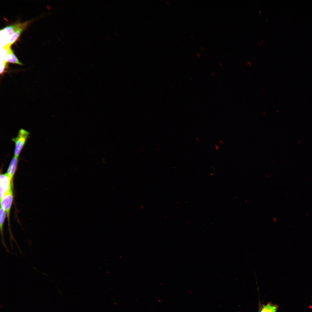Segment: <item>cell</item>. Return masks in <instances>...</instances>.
<instances>
[{
  "mask_svg": "<svg viewBox=\"0 0 312 312\" xmlns=\"http://www.w3.org/2000/svg\"><path fill=\"white\" fill-rule=\"evenodd\" d=\"M29 24H26L18 29L12 35L10 42L5 45L3 48L6 50L11 48V45L14 43L19 37L21 33Z\"/></svg>",
  "mask_w": 312,
  "mask_h": 312,
  "instance_id": "obj_4",
  "label": "cell"
},
{
  "mask_svg": "<svg viewBox=\"0 0 312 312\" xmlns=\"http://www.w3.org/2000/svg\"><path fill=\"white\" fill-rule=\"evenodd\" d=\"M5 212L2 208L1 207L0 210V228L1 242L2 244L6 249V252H9V251L5 242L3 235V225L5 220Z\"/></svg>",
  "mask_w": 312,
  "mask_h": 312,
  "instance_id": "obj_6",
  "label": "cell"
},
{
  "mask_svg": "<svg viewBox=\"0 0 312 312\" xmlns=\"http://www.w3.org/2000/svg\"><path fill=\"white\" fill-rule=\"evenodd\" d=\"M13 199V195L12 191H11L6 194L1 199L0 201L1 207L5 212L8 218V227L10 239H13L14 238L12 233L10 223V211Z\"/></svg>",
  "mask_w": 312,
  "mask_h": 312,
  "instance_id": "obj_2",
  "label": "cell"
},
{
  "mask_svg": "<svg viewBox=\"0 0 312 312\" xmlns=\"http://www.w3.org/2000/svg\"><path fill=\"white\" fill-rule=\"evenodd\" d=\"M197 55H198V57H200V55L198 53H197Z\"/></svg>",
  "mask_w": 312,
  "mask_h": 312,
  "instance_id": "obj_14",
  "label": "cell"
},
{
  "mask_svg": "<svg viewBox=\"0 0 312 312\" xmlns=\"http://www.w3.org/2000/svg\"><path fill=\"white\" fill-rule=\"evenodd\" d=\"M30 21H28L23 23H19L9 25L0 30V31H5L7 33L8 35L10 36L13 35L18 29L25 25L29 24Z\"/></svg>",
  "mask_w": 312,
  "mask_h": 312,
  "instance_id": "obj_5",
  "label": "cell"
},
{
  "mask_svg": "<svg viewBox=\"0 0 312 312\" xmlns=\"http://www.w3.org/2000/svg\"><path fill=\"white\" fill-rule=\"evenodd\" d=\"M219 142L220 143V144H221L222 145V144H223V142L222 140H220Z\"/></svg>",
  "mask_w": 312,
  "mask_h": 312,
  "instance_id": "obj_11",
  "label": "cell"
},
{
  "mask_svg": "<svg viewBox=\"0 0 312 312\" xmlns=\"http://www.w3.org/2000/svg\"><path fill=\"white\" fill-rule=\"evenodd\" d=\"M278 308L277 305L269 302L263 306L260 312H276Z\"/></svg>",
  "mask_w": 312,
  "mask_h": 312,
  "instance_id": "obj_9",
  "label": "cell"
},
{
  "mask_svg": "<svg viewBox=\"0 0 312 312\" xmlns=\"http://www.w3.org/2000/svg\"><path fill=\"white\" fill-rule=\"evenodd\" d=\"M195 139L198 141L199 142H200V140L198 139V138L197 137H196V138H195Z\"/></svg>",
  "mask_w": 312,
  "mask_h": 312,
  "instance_id": "obj_12",
  "label": "cell"
},
{
  "mask_svg": "<svg viewBox=\"0 0 312 312\" xmlns=\"http://www.w3.org/2000/svg\"><path fill=\"white\" fill-rule=\"evenodd\" d=\"M13 180L7 173L1 174L0 176V199H1L7 193L12 191Z\"/></svg>",
  "mask_w": 312,
  "mask_h": 312,
  "instance_id": "obj_3",
  "label": "cell"
},
{
  "mask_svg": "<svg viewBox=\"0 0 312 312\" xmlns=\"http://www.w3.org/2000/svg\"><path fill=\"white\" fill-rule=\"evenodd\" d=\"M201 48H202L201 49H202V50H204V49H203V48L202 47H201Z\"/></svg>",
  "mask_w": 312,
  "mask_h": 312,
  "instance_id": "obj_17",
  "label": "cell"
},
{
  "mask_svg": "<svg viewBox=\"0 0 312 312\" xmlns=\"http://www.w3.org/2000/svg\"><path fill=\"white\" fill-rule=\"evenodd\" d=\"M18 157L14 156L12 158L7 170V173L13 180L17 167Z\"/></svg>",
  "mask_w": 312,
  "mask_h": 312,
  "instance_id": "obj_7",
  "label": "cell"
},
{
  "mask_svg": "<svg viewBox=\"0 0 312 312\" xmlns=\"http://www.w3.org/2000/svg\"><path fill=\"white\" fill-rule=\"evenodd\" d=\"M220 66H222V64H221L220 63Z\"/></svg>",
  "mask_w": 312,
  "mask_h": 312,
  "instance_id": "obj_16",
  "label": "cell"
},
{
  "mask_svg": "<svg viewBox=\"0 0 312 312\" xmlns=\"http://www.w3.org/2000/svg\"><path fill=\"white\" fill-rule=\"evenodd\" d=\"M6 50L7 51V54L9 55L10 57L6 58L4 61L6 62L17 64L20 65H23V64L19 61L18 59L13 53L11 48Z\"/></svg>",
  "mask_w": 312,
  "mask_h": 312,
  "instance_id": "obj_8",
  "label": "cell"
},
{
  "mask_svg": "<svg viewBox=\"0 0 312 312\" xmlns=\"http://www.w3.org/2000/svg\"><path fill=\"white\" fill-rule=\"evenodd\" d=\"M215 149H216V150H218V149H219V146H218V145L216 144H215Z\"/></svg>",
  "mask_w": 312,
  "mask_h": 312,
  "instance_id": "obj_10",
  "label": "cell"
},
{
  "mask_svg": "<svg viewBox=\"0 0 312 312\" xmlns=\"http://www.w3.org/2000/svg\"><path fill=\"white\" fill-rule=\"evenodd\" d=\"M29 135V132L23 129H20L17 136L12 139L15 143L14 156L18 157Z\"/></svg>",
  "mask_w": 312,
  "mask_h": 312,
  "instance_id": "obj_1",
  "label": "cell"
},
{
  "mask_svg": "<svg viewBox=\"0 0 312 312\" xmlns=\"http://www.w3.org/2000/svg\"><path fill=\"white\" fill-rule=\"evenodd\" d=\"M211 75L212 76H214L215 75V74L213 73H212Z\"/></svg>",
  "mask_w": 312,
  "mask_h": 312,
  "instance_id": "obj_13",
  "label": "cell"
},
{
  "mask_svg": "<svg viewBox=\"0 0 312 312\" xmlns=\"http://www.w3.org/2000/svg\"><path fill=\"white\" fill-rule=\"evenodd\" d=\"M218 88H220V86H219V85H218Z\"/></svg>",
  "mask_w": 312,
  "mask_h": 312,
  "instance_id": "obj_15",
  "label": "cell"
}]
</instances>
